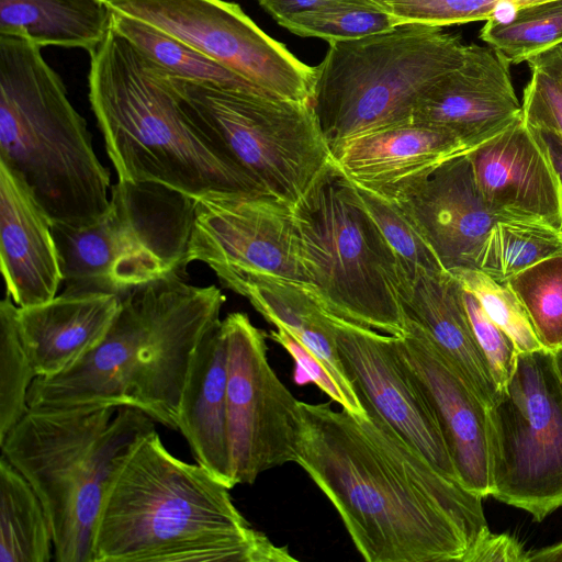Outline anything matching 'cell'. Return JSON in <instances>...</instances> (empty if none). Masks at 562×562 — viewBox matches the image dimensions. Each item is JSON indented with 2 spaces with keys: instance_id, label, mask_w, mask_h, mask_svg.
Returning a JSON list of instances; mask_svg holds the SVG:
<instances>
[{
  "instance_id": "ffe728a7",
  "label": "cell",
  "mask_w": 562,
  "mask_h": 562,
  "mask_svg": "<svg viewBox=\"0 0 562 562\" xmlns=\"http://www.w3.org/2000/svg\"><path fill=\"white\" fill-rule=\"evenodd\" d=\"M396 203L416 222L448 272L477 269L488 232L501 221L480 193L468 153L443 162Z\"/></svg>"
},
{
  "instance_id": "d6986e66",
  "label": "cell",
  "mask_w": 562,
  "mask_h": 562,
  "mask_svg": "<svg viewBox=\"0 0 562 562\" xmlns=\"http://www.w3.org/2000/svg\"><path fill=\"white\" fill-rule=\"evenodd\" d=\"M469 150L452 133L412 120L359 135L334 157L355 187L401 202L439 166Z\"/></svg>"
},
{
  "instance_id": "6da1fadb",
  "label": "cell",
  "mask_w": 562,
  "mask_h": 562,
  "mask_svg": "<svg viewBox=\"0 0 562 562\" xmlns=\"http://www.w3.org/2000/svg\"><path fill=\"white\" fill-rule=\"evenodd\" d=\"M367 415L300 401L296 463L367 562H464L488 529L483 498L436 469L370 404Z\"/></svg>"
},
{
  "instance_id": "7c38bea8",
  "label": "cell",
  "mask_w": 562,
  "mask_h": 562,
  "mask_svg": "<svg viewBox=\"0 0 562 562\" xmlns=\"http://www.w3.org/2000/svg\"><path fill=\"white\" fill-rule=\"evenodd\" d=\"M188 44L265 93L312 102L316 67L265 33L235 2L225 0H103Z\"/></svg>"
},
{
  "instance_id": "7a4b0ae2",
  "label": "cell",
  "mask_w": 562,
  "mask_h": 562,
  "mask_svg": "<svg viewBox=\"0 0 562 562\" xmlns=\"http://www.w3.org/2000/svg\"><path fill=\"white\" fill-rule=\"evenodd\" d=\"M225 301L215 285H192L182 276L133 289L97 348L60 374L35 378L29 407H131L177 430L192 355L221 322Z\"/></svg>"
},
{
  "instance_id": "30bf717a",
  "label": "cell",
  "mask_w": 562,
  "mask_h": 562,
  "mask_svg": "<svg viewBox=\"0 0 562 562\" xmlns=\"http://www.w3.org/2000/svg\"><path fill=\"white\" fill-rule=\"evenodd\" d=\"M171 80L192 121L263 193L293 209L338 170L312 102Z\"/></svg>"
},
{
  "instance_id": "5bb4252c",
  "label": "cell",
  "mask_w": 562,
  "mask_h": 562,
  "mask_svg": "<svg viewBox=\"0 0 562 562\" xmlns=\"http://www.w3.org/2000/svg\"><path fill=\"white\" fill-rule=\"evenodd\" d=\"M193 261L239 295L265 280L306 285L292 207L268 194L220 192L195 200L188 248V263Z\"/></svg>"
},
{
  "instance_id": "7402d4cb",
  "label": "cell",
  "mask_w": 562,
  "mask_h": 562,
  "mask_svg": "<svg viewBox=\"0 0 562 562\" xmlns=\"http://www.w3.org/2000/svg\"><path fill=\"white\" fill-rule=\"evenodd\" d=\"M120 304L115 294L61 291L45 303L18 307L19 333L37 378L60 374L97 348Z\"/></svg>"
},
{
  "instance_id": "5b68a950",
  "label": "cell",
  "mask_w": 562,
  "mask_h": 562,
  "mask_svg": "<svg viewBox=\"0 0 562 562\" xmlns=\"http://www.w3.org/2000/svg\"><path fill=\"white\" fill-rule=\"evenodd\" d=\"M154 420L131 407H29L0 441L46 513L54 561L93 562L106 497Z\"/></svg>"
},
{
  "instance_id": "7bdbcfd3",
  "label": "cell",
  "mask_w": 562,
  "mask_h": 562,
  "mask_svg": "<svg viewBox=\"0 0 562 562\" xmlns=\"http://www.w3.org/2000/svg\"><path fill=\"white\" fill-rule=\"evenodd\" d=\"M527 64L540 67L562 85V44L530 58Z\"/></svg>"
},
{
  "instance_id": "603a6c76",
  "label": "cell",
  "mask_w": 562,
  "mask_h": 562,
  "mask_svg": "<svg viewBox=\"0 0 562 562\" xmlns=\"http://www.w3.org/2000/svg\"><path fill=\"white\" fill-rule=\"evenodd\" d=\"M227 340L218 322L192 355L179 404L177 430L199 465L234 487L227 438Z\"/></svg>"
},
{
  "instance_id": "4dcf8cb0",
  "label": "cell",
  "mask_w": 562,
  "mask_h": 562,
  "mask_svg": "<svg viewBox=\"0 0 562 562\" xmlns=\"http://www.w3.org/2000/svg\"><path fill=\"white\" fill-rule=\"evenodd\" d=\"M506 284L525 307L543 346H562V255L547 258L513 276Z\"/></svg>"
},
{
  "instance_id": "d4e9b609",
  "label": "cell",
  "mask_w": 562,
  "mask_h": 562,
  "mask_svg": "<svg viewBox=\"0 0 562 562\" xmlns=\"http://www.w3.org/2000/svg\"><path fill=\"white\" fill-rule=\"evenodd\" d=\"M241 296L267 322L286 330L323 363L346 400L345 409L367 415L338 353L331 317L303 285L265 280L248 286Z\"/></svg>"
},
{
  "instance_id": "8d00e7d4",
  "label": "cell",
  "mask_w": 562,
  "mask_h": 562,
  "mask_svg": "<svg viewBox=\"0 0 562 562\" xmlns=\"http://www.w3.org/2000/svg\"><path fill=\"white\" fill-rule=\"evenodd\" d=\"M462 300L477 346L501 392L514 373L518 351L512 338L491 319L479 300L463 288Z\"/></svg>"
},
{
  "instance_id": "83f0119b",
  "label": "cell",
  "mask_w": 562,
  "mask_h": 562,
  "mask_svg": "<svg viewBox=\"0 0 562 562\" xmlns=\"http://www.w3.org/2000/svg\"><path fill=\"white\" fill-rule=\"evenodd\" d=\"M111 11L112 27L171 77L271 97L212 58L157 27L122 12Z\"/></svg>"
},
{
  "instance_id": "3957f363",
  "label": "cell",
  "mask_w": 562,
  "mask_h": 562,
  "mask_svg": "<svg viewBox=\"0 0 562 562\" xmlns=\"http://www.w3.org/2000/svg\"><path fill=\"white\" fill-rule=\"evenodd\" d=\"M226 485L171 454L156 430L135 448L103 506L93 562H294L256 530Z\"/></svg>"
},
{
  "instance_id": "e0dca14e",
  "label": "cell",
  "mask_w": 562,
  "mask_h": 562,
  "mask_svg": "<svg viewBox=\"0 0 562 562\" xmlns=\"http://www.w3.org/2000/svg\"><path fill=\"white\" fill-rule=\"evenodd\" d=\"M509 61L491 46L467 45L462 63L419 99L413 120L446 130L471 150L522 115Z\"/></svg>"
},
{
  "instance_id": "bcb514c9",
  "label": "cell",
  "mask_w": 562,
  "mask_h": 562,
  "mask_svg": "<svg viewBox=\"0 0 562 562\" xmlns=\"http://www.w3.org/2000/svg\"><path fill=\"white\" fill-rule=\"evenodd\" d=\"M103 1V0H102Z\"/></svg>"
},
{
  "instance_id": "8fae6325",
  "label": "cell",
  "mask_w": 562,
  "mask_h": 562,
  "mask_svg": "<svg viewBox=\"0 0 562 562\" xmlns=\"http://www.w3.org/2000/svg\"><path fill=\"white\" fill-rule=\"evenodd\" d=\"M487 415L491 496L542 521L562 507V384L551 351L519 352Z\"/></svg>"
},
{
  "instance_id": "4316f807",
  "label": "cell",
  "mask_w": 562,
  "mask_h": 562,
  "mask_svg": "<svg viewBox=\"0 0 562 562\" xmlns=\"http://www.w3.org/2000/svg\"><path fill=\"white\" fill-rule=\"evenodd\" d=\"M54 544L44 507L29 481L1 454L0 562H50Z\"/></svg>"
},
{
  "instance_id": "4fadbf2b",
  "label": "cell",
  "mask_w": 562,
  "mask_h": 562,
  "mask_svg": "<svg viewBox=\"0 0 562 562\" xmlns=\"http://www.w3.org/2000/svg\"><path fill=\"white\" fill-rule=\"evenodd\" d=\"M222 324L227 340V438L234 486L295 462L303 431L300 401L267 356L266 334L241 312Z\"/></svg>"
},
{
  "instance_id": "ba28073f",
  "label": "cell",
  "mask_w": 562,
  "mask_h": 562,
  "mask_svg": "<svg viewBox=\"0 0 562 562\" xmlns=\"http://www.w3.org/2000/svg\"><path fill=\"white\" fill-rule=\"evenodd\" d=\"M305 289L330 315L392 336L406 331L409 285L395 254L339 170L293 209Z\"/></svg>"
},
{
  "instance_id": "9c48e42d",
  "label": "cell",
  "mask_w": 562,
  "mask_h": 562,
  "mask_svg": "<svg viewBox=\"0 0 562 562\" xmlns=\"http://www.w3.org/2000/svg\"><path fill=\"white\" fill-rule=\"evenodd\" d=\"M195 200L155 183L112 186L105 213L94 223H53L64 292L122 297L133 289L183 276Z\"/></svg>"
},
{
  "instance_id": "e575fe53",
  "label": "cell",
  "mask_w": 562,
  "mask_h": 562,
  "mask_svg": "<svg viewBox=\"0 0 562 562\" xmlns=\"http://www.w3.org/2000/svg\"><path fill=\"white\" fill-rule=\"evenodd\" d=\"M481 303L491 319L514 341L519 352L543 349L527 312L515 292L479 269H459L450 272Z\"/></svg>"
},
{
  "instance_id": "74e56055",
  "label": "cell",
  "mask_w": 562,
  "mask_h": 562,
  "mask_svg": "<svg viewBox=\"0 0 562 562\" xmlns=\"http://www.w3.org/2000/svg\"><path fill=\"white\" fill-rule=\"evenodd\" d=\"M522 92V116L531 125L551 127L562 135V85L538 66L529 65Z\"/></svg>"
},
{
  "instance_id": "cb8c5ba5",
  "label": "cell",
  "mask_w": 562,
  "mask_h": 562,
  "mask_svg": "<svg viewBox=\"0 0 562 562\" xmlns=\"http://www.w3.org/2000/svg\"><path fill=\"white\" fill-rule=\"evenodd\" d=\"M406 317L417 323L488 407L499 396L475 340L462 286L448 271L418 272L401 295Z\"/></svg>"
},
{
  "instance_id": "f6af8a7d",
  "label": "cell",
  "mask_w": 562,
  "mask_h": 562,
  "mask_svg": "<svg viewBox=\"0 0 562 562\" xmlns=\"http://www.w3.org/2000/svg\"><path fill=\"white\" fill-rule=\"evenodd\" d=\"M552 353L553 366L557 372V375L562 384V346L555 349Z\"/></svg>"
},
{
  "instance_id": "484cf974",
  "label": "cell",
  "mask_w": 562,
  "mask_h": 562,
  "mask_svg": "<svg viewBox=\"0 0 562 562\" xmlns=\"http://www.w3.org/2000/svg\"><path fill=\"white\" fill-rule=\"evenodd\" d=\"M111 14L102 0H0V34L90 53L110 31Z\"/></svg>"
},
{
  "instance_id": "277c9868",
  "label": "cell",
  "mask_w": 562,
  "mask_h": 562,
  "mask_svg": "<svg viewBox=\"0 0 562 562\" xmlns=\"http://www.w3.org/2000/svg\"><path fill=\"white\" fill-rule=\"evenodd\" d=\"M89 100L117 179L193 200L263 193L192 121L168 72L111 25L89 53Z\"/></svg>"
},
{
  "instance_id": "8992f818",
  "label": "cell",
  "mask_w": 562,
  "mask_h": 562,
  "mask_svg": "<svg viewBox=\"0 0 562 562\" xmlns=\"http://www.w3.org/2000/svg\"><path fill=\"white\" fill-rule=\"evenodd\" d=\"M41 49L26 37L0 34V161L53 223L90 225L108 210L110 171Z\"/></svg>"
},
{
  "instance_id": "60d3db41",
  "label": "cell",
  "mask_w": 562,
  "mask_h": 562,
  "mask_svg": "<svg viewBox=\"0 0 562 562\" xmlns=\"http://www.w3.org/2000/svg\"><path fill=\"white\" fill-rule=\"evenodd\" d=\"M330 0H257L280 25L293 16L313 10Z\"/></svg>"
},
{
  "instance_id": "9a60e30c",
  "label": "cell",
  "mask_w": 562,
  "mask_h": 562,
  "mask_svg": "<svg viewBox=\"0 0 562 562\" xmlns=\"http://www.w3.org/2000/svg\"><path fill=\"white\" fill-rule=\"evenodd\" d=\"M330 317L338 353L360 400L370 404L436 469L459 482L436 414L402 358L396 337Z\"/></svg>"
},
{
  "instance_id": "d6a6232c",
  "label": "cell",
  "mask_w": 562,
  "mask_h": 562,
  "mask_svg": "<svg viewBox=\"0 0 562 562\" xmlns=\"http://www.w3.org/2000/svg\"><path fill=\"white\" fill-rule=\"evenodd\" d=\"M16 311L5 294L0 303V441L29 411V390L37 378L19 333Z\"/></svg>"
},
{
  "instance_id": "1f68e13d",
  "label": "cell",
  "mask_w": 562,
  "mask_h": 562,
  "mask_svg": "<svg viewBox=\"0 0 562 562\" xmlns=\"http://www.w3.org/2000/svg\"><path fill=\"white\" fill-rule=\"evenodd\" d=\"M302 37L329 42L356 40L391 31V15L372 0H330L281 24Z\"/></svg>"
},
{
  "instance_id": "f1b7e54d",
  "label": "cell",
  "mask_w": 562,
  "mask_h": 562,
  "mask_svg": "<svg viewBox=\"0 0 562 562\" xmlns=\"http://www.w3.org/2000/svg\"><path fill=\"white\" fill-rule=\"evenodd\" d=\"M562 255V231L547 224L497 221L482 247L477 269L501 283L553 256Z\"/></svg>"
},
{
  "instance_id": "836d02e7",
  "label": "cell",
  "mask_w": 562,
  "mask_h": 562,
  "mask_svg": "<svg viewBox=\"0 0 562 562\" xmlns=\"http://www.w3.org/2000/svg\"><path fill=\"white\" fill-rule=\"evenodd\" d=\"M355 188L409 282L420 271H446L416 222L402 205Z\"/></svg>"
},
{
  "instance_id": "ac0fdd59",
  "label": "cell",
  "mask_w": 562,
  "mask_h": 562,
  "mask_svg": "<svg viewBox=\"0 0 562 562\" xmlns=\"http://www.w3.org/2000/svg\"><path fill=\"white\" fill-rule=\"evenodd\" d=\"M487 209L499 220L536 222L562 231V190L549 157L521 115L468 151Z\"/></svg>"
},
{
  "instance_id": "52a82bcc",
  "label": "cell",
  "mask_w": 562,
  "mask_h": 562,
  "mask_svg": "<svg viewBox=\"0 0 562 562\" xmlns=\"http://www.w3.org/2000/svg\"><path fill=\"white\" fill-rule=\"evenodd\" d=\"M467 45L417 24L329 42L316 67L312 105L335 154L348 140L413 120L419 99L463 60Z\"/></svg>"
},
{
  "instance_id": "ee69618b",
  "label": "cell",
  "mask_w": 562,
  "mask_h": 562,
  "mask_svg": "<svg viewBox=\"0 0 562 562\" xmlns=\"http://www.w3.org/2000/svg\"><path fill=\"white\" fill-rule=\"evenodd\" d=\"M527 562H562V541L528 551Z\"/></svg>"
},
{
  "instance_id": "2e32d148",
  "label": "cell",
  "mask_w": 562,
  "mask_h": 562,
  "mask_svg": "<svg viewBox=\"0 0 562 562\" xmlns=\"http://www.w3.org/2000/svg\"><path fill=\"white\" fill-rule=\"evenodd\" d=\"M395 337L436 414L459 482L482 498L491 496L487 406L417 323L406 317L405 334Z\"/></svg>"
},
{
  "instance_id": "44dd1931",
  "label": "cell",
  "mask_w": 562,
  "mask_h": 562,
  "mask_svg": "<svg viewBox=\"0 0 562 562\" xmlns=\"http://www.w3.org/2000/svg\"><path fill=\"white\" fill-rule=\"evenodd\" d=\"M0 259L18 307L50 301L63 285L53 222L27 186L0 161Z\"/></svg>"
},
{
  "instance_id": "d590c367",
  "label": "cell",
  "mask_w": 562,
  "mask_h": 562,
  "mask_svg": "<svg viewBox=\"0 0 562 562\" xmlns=\"http://www.w3.org/2000/svg\"><path fill=\"white\" fill-rule=\"evenodd\" d=\"M385 10L395 26L417 24L443 27L488 21L502 0H372Z\"/></svg>"
},
{
  "instance_id": "b9f144b4",
  "label": "cell",
  "mask_w": 562,
  "mask_h": 562,
  "mask_svg": "<svg viewBox=\"0 0 562 562\" xmlns=\"http://www.w3.org/2000/svg\"><path fill=\"white\" fill-rule=\"evenodd\" d=\"M527 125L541 142L562 190V135L551 127Z\"/></svg>"
},
{
  "instance_id": "f546056e",
  "label": "cell",
  "mask_w": 562,
  "mask_h": 562,
  "mask_svg": "<svg viewBox=\"0 0 562 562\" xmlns=\"http://www.w3.org/2000/svg\"><path fill=\"white\" fill-rule=\"evenodd\" d=\"M480 38L502 53L509 64L527 63L562 44V0L521 9L506 24L486 22Z\"/></svg>"
},
{
  "instance_id": "ab89813d",
  "label": "cell",
  "mask_w": 562,
  "mask_h": 562,
  "mask_svg": "<svg viewBox=\"0 0 562 562\" xmlns=\"http://www.w3.org/2000/svg\"><path fill=\"white\" fill-rule=\"evenodd\" d=\"M528 551L507 533L484 531L468 551L464 562H527Z\"/></svg>"
},
{
  "instance_id": "f35d334b",
  "label": "cell",
  "mask_w": 562,
  "mask_h": 562,
  "mask_svg": "<svg viewBox=\"0 0 562 562\" xmlns=\"http://www.w3.org/2000/svg\"><path fill=\"white\" fill-rule=\"evenodd\" d=\"M268 336L283 347L293 358L295 362L294 380L297 384L312 382L333 401L337 402L341 408L346 407V400L340 389L323 363L312 352L281 327L271 330Z\"/></svg>"
}]
</instances>
